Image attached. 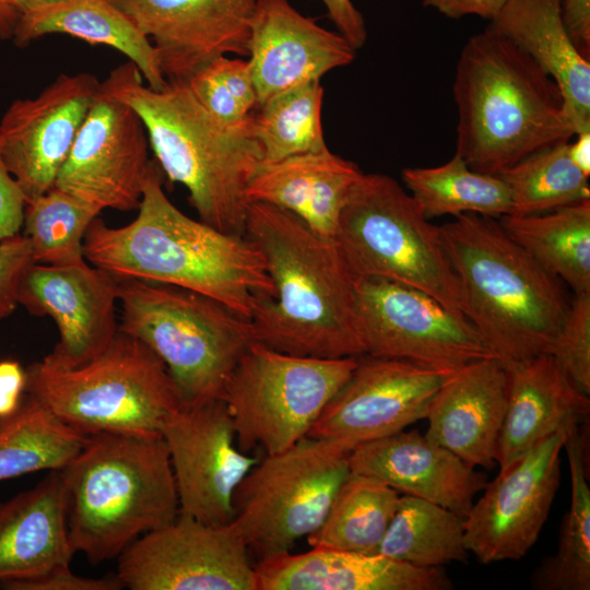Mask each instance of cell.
Masks as SVG:
<instances>
[{
  "instance_id": "6da1fadb",
  "label": "cell",
  "mask_w": 590,
  "mask_h": 590,
  "mask_svg": "<svg viewBox=\"0 0 590 590\" xmlns=\"http://www.w3.org/2000/svg\"><path fill=\"white\" fill-rule=\"evenodd\" d=\"M137 217L121 227L99 216L83 239L87 262L116 278L170 284L206 295L250 320L274 285L260 249L246 235L196 221L167 198L153 162Z\"/></svg>"
},
{
  "instance_id": "7a4b0ae2",
  "label": "cell",
  "mask_w": 590,
  "mask_h": 590,
  "mask_svg": "<svg viewBox=\"0 0 590 590\" xmlns=\"http://www.w3.org/2000/svg\"><path fill=\"white\" fill-rule=\"evenodd\" d=\"M245 235L263 255L274 285L273 297L260 298L250 318L256 341L297 356L365 354L355 276L334 240L262 202L248 204Z\"/></svg>"
},
{
  "instance_id": "3957f363",
  "label": "cell",
  "mask_w": 590,
  "mask_h": 590,
  "mask_svg": "<svg viewBox=\"0 0 590 590\" xmlns=\"http://www.w3.org/2000/svg\"><path fill=\"white\" fill-rule=\"evenodd\" d=\"M456 154L497 175L575 135L563 93L527 52L489 28L461 49L453 80Z\"/></svg>"
},
{
  "instance_id": "277c9868",
  "label": "cell",
  "mask_w": 590,
  "mask_h": 590,
  "mask_svg": "<svg viewBox=\"0 0 590 590\" xmlns=\"http://www.w3.org/2000/svg\"><path fill=\"white\" fill-rule=\"evenodd\" d=\"M103 82L140 116L161 170L188 190L200 221L245 235L247 188L263 162L252 118L227 128L198 102L187 82L167 81L154 90L131 61Z\"/></svg>"
},
{
  "instance_id": "5b68a950",
  "label": "cell",
  "mask_w": 590,
  "mask_h": 590,
  "mask_svg": "<svg viewBox=\"0 0 590 590\" xmlns=\"http://www.w3.org/2000/svg\"><path fill=\"white\" fill-rule=\"evenodd\" d=\"M439 227L462 287L464 315L494 356L506 368L551 355L570 304L564 283L497 219L464 213Z\"/></svg>"
},
{
  "instance_id": "8992f818",
  "label": "cell",
  "mask_w": 590,
  "mask_h": 590,
  "mask_svg": "<svg viewBox=\"0 0 590 590\" xmlns=\"http://www.w3.org/2000/svg\"><path fill=\"white\" fill-rule=\"evenodd\" d=\"M61 471L70 543L93 564L118 558L179 514L162 435L97 433Z\"/></svg>"
},
{
  "instance_id": "52a82bcc",
  "label": "cell",
  "mask_w": 590,
  "mask_h": 590,
  "mask_svg": "<svg viewBox=\"0 0 590 590\" xmlns=\"http://www.w3.org/2000/svg\"><path fill=\"white\" fill-rule=\"evenodd\" d=\"M117 279L118 330L139 339L160 357L182 405L223 399L239 358L256 341L250 320L191 290Z\"/></svg>"
},
{
  "instance_id": "ba28073f",
  "label": "cell",
  "mask_w": 590,
  "mask_h": 590,
  "mask_svg": "<svg viewBox=\"0 0 590 590\" xmlns=\"http://www.w3.org/2000/svg\"><path fill=\"white\" fill-rule=\"evenodd\" d=\"M25 371V392L88 435H161L182 405L160 357L119 330L106 350L85 364L63 367L43 358Z\"/></svg>"
},
{
  "instance_id": "9c48e42d",
  "label": "cell",
  "mask_w": 590,
  "mask_h": 590,
  "mask_svg": "<svg viewBox=\"0 0 590 590\" xmlns=\"http://www.w3.org/2000/svg\"><path fill=\"white\" fill-rule=\"evenodd\" d=\"M334 241L355 278L413 286L465 317L440 227L390 176L363 173L341 211Z\"/></svg>"
},
{
  "instance_id": "30bf717a",
  "label": "cell",
  "mask_w": 590,
  "mask_h": 590,
  "mask_svg": "<svg viewBox=\"0 0 590 590\" xmlns=\"http://www.w3.org/2000/svg\"><path fill=\"white\" fill-rule=\"evenodd\" d=\"M351 449L306 436L257 463L234 494L233 526L259 560L315 532L350 474Z\"/></svg>"
},
{
  "instance_id": "8fae6325",
  "label": "cell",
  "mask_w": 590,
  "mask_h": 590,
  "mask_svg": "<svg viewBox=\"0 0 590 590\" xmlns=\"http://www.w3.org/2000/svg\"><path fill=\"white\" fill-rule=\"evenodd\" d=\"M356 364L357 356H297L252 342L223 394L239 449L273 455L306 437Z\"/></svg>"
},
{
  "instance_id": "7c38bea8",
  "label": "cell",
  "mask_w": 590,
  "mask_h": 590,
  "mask_svg": "<svg viewBox=\"0 0 590 590\" xmlns=\"http://www.w3.org/2000/svg\"><path fill=\"white\" fill-rule=\"evenodd\" d=\"M355 296L365 354L450 373L495 357L467 317L418 288L361 276L355 278Z\"/></svg>"
},
{
  "instance_id": "4fadbf2b",
  "label": "cell",
  "mask_w": 590,
  "mask_h": 590,
  "mask_svg": "<svg viewBox=\"0 0 590 590\" xmlns=\"http://www.w3.org/2000/svg\"><path fill=\"white\" fill-rule=\"evenodd\" d=\"M248 547L233 523L177 518L133 541L117 574L131 590H257Z\"/></svg>"
},
{
  "instance_id": "5bb4252c",
  "label": "cell",
  "mask_w": 590,
  "mask_h": 590,
  "mask_svg": "<svg viewBox=\"0 0 590 590\" xmlns=\"http://www.w3.org/2000/svg\"><path fill=\"white\" fill-rule=\"evenodd\" d=\"M137 111L101 82L54 187L96 208L138 209L153 162Z\"/></svg>"
},
{
  "instance_id": "9a60e30c",
  "label": "cell",
  "mask_w": 590,
  "mask_h": 590,
  "mask_svg": "<svg viewBox=\"0 0 590 590\" xmlns=\"http://www.w3.org/2000/svg\"><path fill=\"white\" fill-rule=\"evenodd\" d=\"M571 423L499 468L463 518L464 544L482 564L519 559L536 542L560 483V453Z\"/></svg>"
},
{
  "instance_id": "2e32d148",
  "label": "cell",
  "mask_w": 590,
  "mask_h": 590,
  "mask_svg": "<svg viewBox=\"0 0 590 590\" xmlns=\"http://www.w3.org/2000/svg\"><path fill=\"white\" fill-rule=\"evenodd\" d=\"M179 514L210 524L234 519L236 488L258 463L240 450L223 399L181 405L165 422Z\"/></svg>"
},
{
  "instance_id": "e0dca14e",
  "label": "cell",
  "mask_w": 590,
  "mask_h": 590,
  "mask_svg": "<svg viewBox=\"0 0 590 590\" xmlns=\"http://www.w3.org/2000/svg\"><path fill=\"white\" fill-rule=\"evenodd\" d=\"M450 374L405 359L359 355L307 436L335 440L352 450L403 430L426 417Z\"/></svg>"
},
{
  "instance_id": "ac0fdd59",
  "label": "cell",
  "mask_w": 590,
  "mask_h": 590,
  "mask_svg": "<svg viewBox=\"0 0 590 590\" xmlns=\"http://www.w3.org/2000/svg\"><path fill=\"white\" fill-rule=\"evenodd\" d=\"M99 86L92 73H62L2 115L0 153L25 202L54 188Z\"/></svg>"
},
{
  "instance_id": "d6986e66",
  "label": "cell",
  "mask_w": 590,
  "mask_h": 590,
  "mask_svg": "<svg viewBox=\"0 0 590 590\" xmlns=\"http://www.w3.org/2000/svg\"><path fill=\"white\" fill-rule=\"evenodd\" d=\"M17 302L31 315L55 321L59 341L44 357L55 365L85 364L118 333V279L86 259L63 266L32 263L21 278Z\"/></svg>"
},
{
  "instance_id": "ffe728a7",
  "label": "cell",
  "mask_w": 590,
  "mask_h": 590,
  "mask_svg": "<svg viewBox=\"0 0 590 590\" xmlns=\"http://www.w3.org/2000/svg\"><path fill=\"white\" fill-rule=\"evenodd\" d=\"M258 0H111L150 39L166 81L187 82L221 56H248Z\"/></svg>"
},
{
  "instance_id": "44dd1931",
  "label": "cell",
  "mask_w": 590,
  "mask_h": 590,
  "mask_svg": "<svg viewBox=\"0 0 590 590\" xmlns=\"http://www.w3.org/2000/svg\"><path fill=\"white\" fill-rule=\"evenodd\" d=\"M356 49L339 33L304 16L290 0H258L250 24L248 62L258 106L290 87L350 64Z\"/></svg>"
},
{
  "instance_id": "7402d4cb",
  "label": "cell",
  "mask_w": 590,
  "mask_h": 590,
  "mask_svg": "<svg viewBox=\"0 0 590 590\" xmlns=\"http://www.w3.org/2000/svg\"><path fill=\"white\" fill-rule=\"evenodd\" d=\"M352 472L378 479L399 494L418 497L461 518L469 512L486 476L417 430L361 444L349 455Z\"/></svg>"
},
{
  "instance_id": "603a6c76",
  "label": "cell",
  "mask_w": 590,
  "mask_h": 590,
  "mask_svg": "<svg viewBox=\"0 0 590 590\" xmlns=\"http://www.w3.org/2000/svg\"><path fill=\"white\" fill-rule=\"evenodd\" d=\"M507 392V370L497 358L462 366L434 396L424 436L474 468H493Z\"/></svg>"
},
{
  "instance_id": "cb8c5ba5",
  "label": "cell",
  "mask_w": 590,
  "mask_h": 590,
  "mask_svg": "<svg viewBox=\"0 0 590 590\" xmlns=\"http://www.w3.org/2000/svg\"><path fill=\"white\" fill-rule=\"evenodd\" d=\"M257 590H449L440 567H421L386 557L331 548L286 552L255 566Z\"/></svg>"
},
{
  "instance_id": "d4e9b609",
  "label": "cell",
  "mask_w": 590,
  "mask_h": 590,
  "mask_svg": "<svg viewBox=\"0 0 590 590\" xmlns=\"http://www.w3.org/2000/svg\"><path fill=\"white\" fill-rule=\"evenodd\" d=\"M507 404L497 438L499 468L523 456L562 426L588 417L589 397L582 394L555 358L542 354L506 367Z\"/></svg>"
},
{
  "instance_id": "484cf974",
  "label": "cell",
  "mask_w": 590,
  "mask_h": 590,
  "mask_svg": "<svg viewBox=\"0 0 590 590\" xmlns=\"http://www.w3.org/2000/svg\"><path fill=\"white\" fill-rule=\"evenodd\" d=\"M362 175L355 163L327 148L262 163L248 185L247 199L284 209L334 240L341 211Z\"/></svg>"
},
{
  "instance_id": "4316f807",
  "label": "cell",
  "mask_w": 590,
  "mask_h": 590,
  "mask_svg": "<svg viewBox=\"0 0 590 590\" xmlns=\"http://www.w3.org/2000/svg\"><path fill=\"white\" fill-rule=\"evenodd\" d=\"M487 28L516 44L554 79L575 135L590 131V62L568 33L562 0H507Z\"/></svg>"
},
{
  "instance_id": "83f0119b",
  "label": "cell",
  "mask_w": 590,
  "mask_h": 590,
  "mask_svg": "<svg viewBox=\"0 0 590 590\" xmlns=\"http://www.w3.org/2000/svg\"><path fill=\"white\" fill-rule=\"evenodd\" d=\"M61 471L0 503V582L24 580L70 564Z\"/></svg>"
},
{
  "instance_id": "f1b7e54d",
  "label": "cell",
  "mask_w": 590,
  "mask_h": 590,
  "mask_svg": "<svg viewBox=\"0 0 590 590\" xmlns=\"http://www.w3.org/2000/svg\"><path fill=\"white\" fill-rule=\"evenodd\" d=\"M49 34H67L109 46L129 58L146 85L162 90L164 78L150 39L111 0H62L20 14L12 40L19 47Z\"/></svg>"
},
{
  "instance_id": "f546056e",
  "label": "cell",
  "mask_w": 590,
  "mask_h": 590,
  "mask_svg": "<svg viewBox=\"0 0 590 590\" xmlns=\"http://www.w3.org/2000/svg\"><path fill=\"white\" fill-rule=\"evenodd\" d=\"M497 220L511 239L574 294L590 293V200Z\"/></svg>"
},
{
  "instance_id": "4dcf8cb0",
  "label": "cell",
  "mask_w": 590,
  "mask_h": 590,
  "mask_svg": "<svg viewBox=\"0 0 590 590\" xmlns=\"http://www.w3.org/2000/svg\"><path fill=\"white\" fill-rule=\"evenodd\" d=\"M88 434L69 425L24 392L19 406L0 417V481L67 467Z\"/></svg>"
},
{
  "instance_id": "1f68e13d",
  "label": "cell",
  "mask_w": 590,
  "mask_h": 590,
  "mask_svg": "<svg viewBox=\"0 0 590 590\" xmlns=\"http://www.w3.org/2000/svg\"><path fill=\"white\" fill-rule=\"evenodd\" d=\"M399 493L370 475L350 472L321 526L307 536L311 547L376 554L396 512Z\"/></svg>"
},
{
  "instance_id": "d6a6232c",
  "label": "cell",
  "mask_w": 590,
  "mask_h": 590,
  "mask_svg": "<svg viewBox=\"0 0 590 590\" xmlns=\"http://www.w3.org/2000/svg\"><path fill=\"white\" fill-rule=\"evenodd\" d=\"M570 473V505L558 536L556 553L544 558L531 576L540 590L590 589V489L579 424L568 428L564 444Z\"/></svg>"
},
{
  "instance_id": "836d02e7",
  "label": "cell",
  "mask_w": 590,
  "mask_h": 590,
  "mask_svg": "<svg viewBox=\"0 0 590 590\" xmlns=\"http://www.w3.org/2000/svg\"><path fill=\"white\" fill-rule=\"evenodd\" d=\"M401 176L428 220L464 213L494 219L510 214V194L503 179L471 169L456 153L442 165L404 168Z\"/></svg>"
},
{
  "instance_id": "e575fe53",
  "label": "cell",
  "mask_w": 590,
  "mask_h": 590,
  "mask_svg": "<svg viewBox=\"0 0 590 590\" xmlns=\"http://www.w3.org/2000/svg\"><path fill=\"white\" fill-rule=\"evenodd\" d=\"M377 554L421 567L465 562L463 518L435 503L402 495Z\"/></svg>"
},
{
  "instance_id": "d590c367",
  "label": "cell",
  "mask_w": 590,
  "mask_h": 590,
  "mask_svg": "<svg viewBox=\"0 0 590 590\" xmlns=\"http://www.w3.org/2000/svg\"><path fill=\"white\" fill-rule=\"evenodd\" d=\"M323 87L310 81L267 99L252 114V133L262 163L327 149L322 128Z\"/></svg>"
},
{
  "instance_id": "8d00e7d4",
  "label": "cell",
  "mask_w": 590,
  "mask_h": 590,
  "mask_svg": "<svg viewBox=\"0 0 590 590\" xmlns=\"http://www.w3.org/2000/svg\"><path fill=\"white\" fill-rule=\"evenodd\" d=\"M568 144L542 149L497 174L509 190L510 214H541L590 200L588 176L573 163Z\"/></svg>"
},
{
  "instance_id": "74e56055",
  "label": "cell",
  "mask_w": 590,
  "mask_h": 590,
  "mask_svg": "<svg viewBox=\"0 0 590 590\" xmlns=\"http://www.w3.org/2000/svg\"><path fill=\"white\" fill-rule=\"evenodd\" d=\"M101 211L51 188L25 202L23 227L35 263L63 266L84 260L85 233Z\"/></svg>"
},
{
  "instance_id": "f35d334b",
  "label": "cell",
  "mask_w": 590,
  "mask_h": 590,
  "mask_svg": "<svg viewBox=\"0 0 590 590\" xmlns=\"http://www.w3.org/2000/svg\"><path fill=\"white\" fill-rule=\"evenodd\" d=\"M187 84L198 102L221 125H248L258 106L248 60L221 56L198 70Z\"/></svg>"
},
{
  "instance_id": "ab89813d",
  "label": "cell",
  "mask_w": 590,
  "mask_h": 590,
  "mask_svg": "<svg viewBox=\"0 0 590 590\" xmlns=\"http://www.w3.org/2000/svg\"><path fill=\"white\" fill-rule=\"evenodd\" d=\"M585 396L590 394V293L574 294L551 354Z\"/></svg>"
},
{
  "instance_id": "60d3db41",
  "label": "cell",
  "mask_w": 590,
  "mask_h": 590,
  "mask_svg": "<svg viewBox=\"0 0 590 590\" xmlns=\"http://www.w3.org/2000/svg\"><path fill=\"white\" fill-rule=\"evenodd\" d=\"M32 263L31 245L24 234L0 240V321L16 309L20 281Z\"/></svg>"
},
{
  "instance_id": "b9f144b4",
  "label": "cell",
  "mask_w": 590,
  "mask_h": 590,
  "mask_svg": "<svg viewBox=\"0 0 590 590\" xmlns=\"http://www.w3.org/2000/svg\"><path fill=\"white\" fill-rule=\"evenodd\" d=\"M4 590H120L122 585L116 575L110 577H84L75 575L70 564H61L24 580L3 581Z\"/></svg>"
},
{
  "instance_id": "7bdbcfd3",
  "label": "cell",
  "mask_w": 590,
  "mask_h": 590,
  "mask_svg": "<svg viewBox=\"0 0 590 590\" xmlns=\"http://www.w3.org/2000/svg\"><path fill=\"white\" fill-rule=\"evenodd\" d=\"M25 198L0 153V240L20 233Z\"/></svg>"
},
{
  "instance_id": "ee69618b",
  "label": "cell",
  "mask_w": 590,
  "mask_h": 590,
  "mask_svg": "<svg viewBox=\"0 0 590 590\" xmlns=\"http://www.w3.org/2000/svg\"><path fill=\"white\" fill-rule=\"evenodd\" d=\"M337 31L359 49L366 43L367 28L362 13L351 0H321Z\"/></svg>"
},
{
  "instance_id": "f6af8a7d",
  "label": "cell",
  "mask_w": 590,
  "mask_h": 590,
  "mask_svg": "<svg viewBox=\"0 0 590 590\" xmlns=\"http://www.w3.org/2000/svg\"><path fill=\"white\" fill-rule=\"evenodd\" d=\"M563 17L579 52L590 56V0H562Z\"/></svg>"
},
{
  "instance_id": "bcb514c9",
  "label": "cell",
  "mask_w": 590,
  "mask_h": 590,
  "mask_svg": "<svg viewBox=\"0 0 590 590\" xmlns=\"http://www.w3.org/2000/svg\"><path fill=\"white\" fill-rule=\"evenodd\" d=\"M26 371L14 359L0 361V417L11 414L25 392Z\"/></svg>"
},
{
  "instance_id": "7dc6e473",
  "label": "cell",
  "mask_w": 590,
  "mask_h": 590,
  "mask_svg": "<svg viewBox=\"0 0 590 590\" xmlns=\"http://www.w3.org/2000/svg\"><path fill=\"white\" fill-rule=\"evenodd\" d=\"M506 2L507 0H423V5L450 19L477 15L491 21Z\"/></svg>"
},
{
  "instance_id": "c3c4849f",
  "label": "cell",
  "mask_w": 590,
  "mask_h": 590,
  "mask_svg": "<svg viewBox=\"0 0 590 590\" xmlns=\"http://www.w3.org/2000/svg\"><path fill=\"white\" fill-rule=\"evenodd\" d=\"M574 143L568 144V152L573 163L586 175H590V131L576 134Z\"/></svg>"
},
{
  "instance_id": "681fc988",
  "label": "cell",
  "mask_w": 590,
  "mask_h": 590,
  "mask_svg": "<svg viewBox=\"0 0 590 590\" xmlns=\"http://www.w3.org/2000/svg\"><path fill=\"white\" fill-rule=\"evenodd\" d=\"M20 13L10 0H0V39H12Z\"/></svg>"
},
{
  "instance_id": "f907efd6",
  "label": "cell",
  "mask_w": 590,
  "mask_h": 590,
  "mask_svg": "<svg viewBox=\"0 0 590 590\" xmlns=\"http://www.w3.org/2000/svg\"><path fill=\"white\" fill-rule=\"evenodd\" d=\"M20 14L62 0H10Z\"/></svg>"
}]
</instances>
